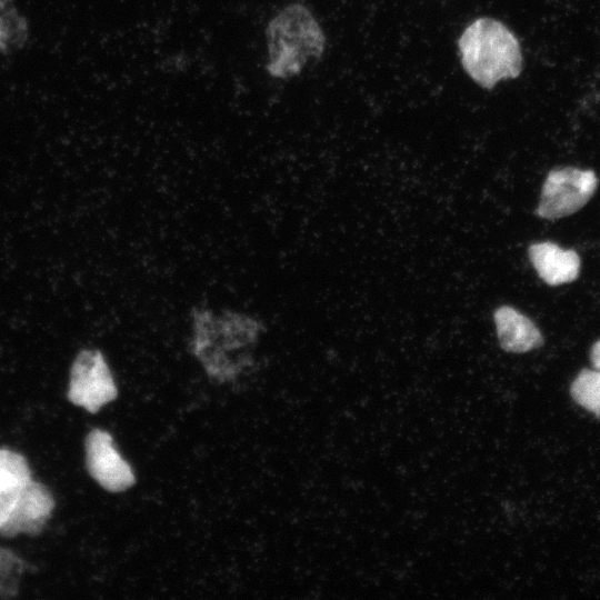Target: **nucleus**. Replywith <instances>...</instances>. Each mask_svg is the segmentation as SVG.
Segmentation results:
<instances>
[{
	"instance_id": "11",
	"label": "nucleus",
	"mask_w": 600,
	"mask_h": 600,
	"mask_svg": "<svg viewBox=\"0 0 600 600\" xmlns=\"http://www.w3.org/2000/svg\"><path fill=\"white\" fill-rule=\"evenodd\" d=\"M28 19L14 0H0V52L10 54L24 47L29 39Z\"/></svg>"
},
{
	"instance_id": "13",
	"label": "nucleus",
	"mask_w": 600,
	"mask_h": 600,
	"mask_svg": "<svg viewBox=\"0 0 600 600\" xmlns=\"http://www.w3.org/2000/svg\"><path fill=\"white\" fill-rule=\"evenodd\" d=\"M20 566V560L10 551L0 549V581L8 577V572L17 570Z\"/></svg>"
},
{
	"instance_id": "6",
	"label": "nucleus",
	"mask_w": 600,
	"mask_h": 600,
	"mask_svg": "<svg viewBox=\"0 0 600 600\" xmlns=\"http://www.w3.org/2000/svg\"><path fill=\"white\" fill-rule=\"evenodd\" d=\"M86 461L90 476L108 491H124L136 481L130 464L107 431L94 429L87 436Z\"/></svg>"
},
{
	"instance_id": "12",
	"label": "nucleus",
	"mask_w": 600,
	"mask_h": 600,
	"mask_svg": "<svg viewBox=\"0 0 600 600\" xmlns=\"http://www.w3.org/2000/svg\"><path fill=\"white\" fill-rule=\"evenodd\" d=\"M574 401L600 418V370L583 369L570 389Z\"/></svg>"
},
{
	"instance_id": "9",
	"label": "nucleus",
	"mask_w": 600,
	"mask_h": 600,
	"mask_svg": "<svg viewBox=\"0 0 600 600\" xmlns=\"http://www.w3.org/2000/svg\"><path fill=\"white\" fill-rule=\"evenodd\" d=\"M497 336L501 348L509 352H527L542 346L538 327L518 310L503 306L494 311Z\"/></svg>"
},
{
	"instance_id": "8",
	"label": "nucleus",
	"mask_w": 600,
	"mask_h": 600,
	"mask_svg": "<svg viewBox=\"0 0 600 600\" xmlns=\"http://www.w3.org/2000/svg\"><path fill=\"white\" fill-rule=\"evenodd\" d=\"M528 254L539 277L550 286L572 282L579 276L581 262L574 250L543 241L531 244Z\"/></svg>"
},
{
	"instance_id": "7",
	"label": "nucleus",
	"mask_w": 600,
	"mask_h": 600,
	"mask_svg": "<svg viewBox=\"0 0 600 600\" xmlns=\"http://www.w3.org/2000/svg\"><path fill=\"white\" fill-rule=\"evenodd\" d=\"M54 502L44 486L32 479L22 490L16 507L0 533L14 536L17 533H38L51 514Z\"/></svg>"
},
{
	"instance_id": "1",
	"label": "nucleus",
	"mask_w": 600,
	"mask_h": 600,
	"mask_svg": "<svg viewBox=\"0 0 600 600\" xmlns=\"http://www.w3.org/2000/svg\"><path fill=\"white\" fill-rule=\"evenodd\" d=\"M191 351L207 374L220 382L236 379L253 361V351L264 327L257 318L206 308L191 311Z\"/></svg>"
},
{
	"instance_id": "2",
	"label": "nucleus",
	"mask_w": 600,
	"mask_h": 600,
	"mask_svg": "<svg viewBox=\"0 0 600 600\" xmlns=\"http://www.w3.org/2000/svg\"><path fill=\"white\" fill-rule=\"evenodd\" d=\"M266 43L267 72L272 78L287 80L322 57L326 36L308 7L291 2L269 20Z\"/></svg>"
},
{
	"instance_id": "14",
	"label": "nucleus",
	"mask_w": 600,
	"mask_h": 600,
	"mask_svg": "<svg viewBox=\"0 0 600 600\" xmlns=\"http://www.w3.org/2000/svg\"><path fill=\"white\" fill-rule=\"evenodd\" d=\"M590 358L594 368L600 370V340L591 347Z\"/></svg>"
},
{
	"instance_id": "4",
	"label": "nucleus",
	"mask_w": 600,
	"mask_h": 600,
	"mask_svg": "<svg viewBox=\"0 0 600 600\" xmlns=\"http://www.w3.org/2000/svg\"><path fill=\"white\" fill-rule=\"evenodd\" d=\"M598 178L592 170L564 167L551 170L542 186L537 214L559 219L580 210L593 196Z\"/></svg>"
},
{
	"instance_id": "3",
	"label": "nucleus",
	"mask_w": 600,
	"mask_h": 600,
	"mask_svg": "<svg viewBox=\"0 0 600 600\" xmlns=\"http://www.w3.org/2000/svg\"><path fill=\"white\" fill-rule=\"evenodd\" d=\"M460 60L469 77L484 89L516 79L523 66L521 46L501 21L481 17L469 23L458 40Z\"/></svg>"
},
{
	"instance_id": "10",
	"label": "nucleus",
	"mask_w": 600,
	"mask_h": 600,
	"mask_svg": "<svg viewBox=\"0 0 600 600\" xmlns=\"http://www.w3.org/2000/svg\"><path fill=\"white\" fill-rule=\"evenodd\" d=\"M30 480L26 459L14 451L0 449V528L10 517Z\"/></svg>"
},
{
	"instance_id": "5",
	"label": "nucleus",
	"mask_w": 600,
	"mask_h": 600,
	"mask_svg": "<svg viewBox=\"0 0 600 600\" xmlns=\"http://www.w3.org/2000/svg\"><path fill=\"white\" fill-rule=\"evenodd\" d=\"M118 391L103 354L93 349L81 350L71 367L69 400L94 413L117 398Z\"/></svg>"
}]
</instances>
